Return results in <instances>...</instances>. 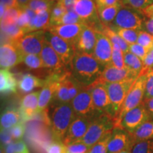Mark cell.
Listing matches in <instances>:
<instances>
[{
	"label": "cell",
	"instance_id": "cell-1",
	"mask_svg": "<svg viewBox=\"0 0 153 153\" xmlns=\"http://www.w3.org/2000/svg\"><path fill=\"white\" fill-rule=\"evenodd\" d=\"M104 68L93 55L76 51L70 70L80 84L84 87H89L99 79Z\"/></svg>",
	"mask_w": 153,
	"mask_h": 153
},
{
	"label": "cell",
	"instance_id": "cell-2",
	"mask_svg": "<svg viewBox=\"0 0 153 153\" xmlns=\"http://www.w3.org/2000/svg\"><path fill=\"white\" fill-rule=\"evenodd\" d=\"M50 114L53 140L62 141L70 124L75 118L71 102L51 105Z\"/></svg>",
	"mask_w": 153,
	"mask_h": 153
},
{
	"label": "cell",
	"instance_id": "cell-3",
	"mask_svg": "<svg viewBox=\"0 0 153 153\" xmlns=\"http://www.w3.org/2000/svg\"><path fill=\"white\" fill-rule=\"evenodd\" d=\"M116 127V118L106 113H100L93 118L82 141L89 148L98 143Z\"/></svg>",
	"mask_w": 153,
	"mask_h": 153
},
{
	"label": "cell",
	"instance_id": "cell-4",
	"mask_svg": "<svg viewBox=\"0 0 153 153\" xmlns=\"http://www.w3.org/2000/svg\"><path fill=\"white\" fill-rule=\"evenodd\" d=\"M26 137L28 143L38 152L44 153L53 140L51 127L36 120L26 122Z\"/></svg>",
	"mask_w": 153,
	"mask_h": 153
},
{
	"label": "cell",
	"instance_id": "cell-5",
	"mask_svg": "<svg viewBox=\"0 0 153 153\" xmlns=\"http://www.w3.org/2000/svg\"><path fill=\"white\" fill-rule=\"evenodd\" d=\"M147 81V74L140 73L139 76L134 82L133 86L130 89L127 97L122 105L117 118L116 120V126H118L122 118L126 113L133 109L143 102L144 99L145 85Z\"/></svg>",
	"mask_w": 153,
	"mask_h": 153
},
{
	"label": "cell",
	"instance_id": "cell-6",
	"mask_svg": "<svg viewBox=\"0 0 153 153\" xmlns=\"http://www.w3.org/2000/svg\"><path fill=\"white\" fill-rule=\"evenodd\" d=\"M136 79H127L114 83L104 84L108 91L112 106L113 114L116 120L130 89Z\"/></svg>",
	"mask_w": 153,
	"mask_h": 153
},
{
	"label": "cell",
	"instance_id": "cell-7",
	"mask_svg": "<svg viewBox=\"0 0 153 153\" xmlns=\"http://www.w3.org/2000/svg\"><path fill=\"white\" fill-rule=\"evenodd\" d=\"M143 16H145L141 11L123 5L111 25L118 28L140 30L143 28L145 19Z\"/></svg>",
	"mask_w": 153,
	"mask_h": 153
},
{
	"label": "cell",
	"instance_id": "cell-8",
	"mask_svg": "<svg viewBox=\"0 0 153 153\" xmlns=\"http://www.w3.org/2000/svg\"><path fill=\"white\" fill-rule=\"evenodd\" d=\"M45 30H39L26 33L14 44L25 55H40L45 40Z\"/></svg>",
	"mask_w": 153,
	"mask_h": 153
},
{
	"label": "cell",
	"instance_id": "cell-9",
	"mask_svg": "<svg viewBox=\"0 0 153 153\" xmlns=\"http://www.w3.org/2000/svg\"><path fill=\"white\" fill-rule=\"evenodd\" d=\"M71 104L76 116L94 118L100 112L96 110L91 97L90 87H85L71 101Z\"/></svg>",
	"mask_w": 153,
	"mask_h": 153
},
{
	"label": "cell",
	"instance_id": "cell-10",
	"mask_svg": "<svg viewBox=\"0 0 153 153\" xmlns=\"http://www.w3.org/2000/svg\"><path fill=\"white\" fill-rule=\"evenodd\" d=\"M45 39L49 42L60 57L63 64L66 67L70 68V65L76 53L74 45L48 30H45Z\"/></svg>",
	"mask_w": 153,
	"mask_h": 153
},
{
	"label": "cell",
	"instance_id": "cell-11",
	"mask_svg": "<svg viewBox=\"0 0 153 153\" xmlns=\"http://www.w3.org/2000/svg\"><path fill=\"white\" fill-rule=\"evenodd\" d=\"M151 119L152 118L149 114L144 102H143L139 106L126 113L118 127L126 130L131 134L143 123Z\"/></svg>",
	"mask_w": 153,
	"mask_h": 153
},
{
	"label": "cell",
	"instance_id": "cell-12",
	"mask_svg": "<svg viewBox=\"0 0 153 153\" xmlns=\"http://www.w3.org/2000/svg\"><path fill=\"white\" fill-rule=\"evenodd\" d=\"M39 55L43 62L44 68L48 70V74H60L67 70H70L63 64L60 57L46 39Z\"/></svg>",
	"mask_w": 153,
	"mask_h": 153
},
{
	"label": "cell",
	"instance_id": "cell-13",
	"mask_svg": "<svg viewBox=\"0 0 153 153\" xmlns=\"http://www.w3.org/2000/svg\"><path fill=\"white\" fill-rule=\"evenodd\" d=\"M74 10L88 26L97 28L101 25L97 4L94 0H76Z\"/></svg>",
	"mask_w": 153,
	"mask_h": 153
},
{
	"label": "cell",
	"instance_id": "cell-14",
	"mask_svg": "<svg viewBox=\"0 0 153 153\" xmlns=\"http://www.w3.org/2000/svg\"><path fill=\"white\" fill-rule=\"evenodd\" d=\"M93 118L87 116H75L62 139L65 145L81 141L87 133Z\"/></svg>",
	"mask_w": 153,
	"mask_h": 153
},
{
	"label": "cell",
	"instance_id": "cell-15",
	"mask_svg": "<svg viewBox=\"0 0 153 153\" xmlns=\"http://www.w3.org/2000/svg\"><path fill=\"white\" fill-rule=\"evenodd\" d=\"M96 36L97 43L93 56L101 65L106 67L111 62L113 44L109 38L101 30H96Z\"/></svg>",
	"mask_w": 153,
	"mask_h": 153
},
{
	"label": "cell",
	"instance_id": "cell-16",
	"mask_svg": "<svg viewBox=\"0 0 153 153\" xmlns=\"http://www.w3.org/2000/svg\"><path fill=\"white\" fill-rule=\"evenodd\" d=\"M89 87H90L91 97L96 110L100 113H106L111 115L113 117L115 118L113 114L112 106L108 91L105 85L95 82Z\"/></svg>",
	"mask_w": 153,
	"mask_h": 153
},
{
	"label": "cell",
	"instance_id": "cell-17",
	"mask_svg": "<svg viewBox=\"0 0 153 153\" xmlns=\"http://www.w3.org/2000/svg\"><path fill=\"white\" fill-rule=\"evenodd\" d=\"M24 55L13 43H1L0 47L1 69H11L23 62Z\"/></svg>",
	"mask_w": 153,
	"mask_h": 153
},
{
	"label": "cell",
	"instance_id": "cell-18",
	"mask_svg": "<svg viewBox=\"0 0 153 153\" xmlns=\"http://www.w3.org/2000/svg\"><path fill=\"white\" fill-rule=\"evenodd\" d=\"M138 76L139 74L131 71L127 68L119 69L115 68L111 65H108L104 67L100 77L96 82L104 85L106 83L120 82L127 79H136Z\"/></svg>",
	"mask_w": 153,
	"mask_h": 153
},
{
	"label": "cell",
	"instance_id": "cell-19",
	"mask_svg": "<svg viewBox=\"0 0 153 153\" xmlns=\"http://www.w3.org/2000/svg\"><path fill=\"white\" fill-rule=\"evenodd\" d=\"M131 135L128 131L116 126L111 132L108 143L107 153H116L133 146Z\"/></svg>",
	"mask_w": 153,
	"mask_h": 153
},
{
	"label": "cell",
	"instance_id": "cell-20",
	"mask_svg": "<svg viewBox=\"0 0 153 153\" xmlns=\"http://www.w3.org/2000/svg\"><path fill=\"white\" fill-rule=\"evenodd\" d=\"M85 24H64L59 26H50L47 30L53 34L60 36L75 47V44L80 34L86 26Z\"/></svg>",
	"mask_w": 153,
	"mask_h": 153
},
{
	"label": "cell",
	"instance_id": "cell-21",
	"mask_svg": "<svg viewBox=\"0 0 153 153\" xmlns=\"http://www.w3.org/2000/svg\"><path fill=\"white\" fill-rule=\"evenodd\" d=\"M96 43H97L96 30L91 26L86 25L75 44L76 51L93 55Z\"/></svg>",
	"mask_w": 153,
	"mask_h": 153
},
{
	"label": "cell",
	"instance_id": "cell-22",
	"mask_svg": "<svg viewBox=\"0 0 153 153\" xmlns=\"http://www.w3.org/2000/svg\"><path fill=\"white\" fill-rule=\"evenodd\" d=\"M41 91H36L25 95L20 102V108L25 123L30 121L38 112V99Z\"/></svg>",
	"mask_w": 153,
	"mask_h": 153
},
{
	"label": "cell",
	"instance_id": "cell-23",
	"mask_svg": "<svg viewBox=\"0 0 153 153\" xmlns=\"http://www.w3.org/2000/svg\"><path fill=\"white\" fill-rule=\"evenodd\" d=\"M45 84V79L30 73H25L22 74L18 79V89L22 93L27 94L37 88H43Z\"/></svg>",
	"mask_w": 153,
	"mask_h": 153
},
{
	"label": "cell",
	"instance_id": "cell-24",
	"mask_svg": "<svg viewBox=\"0 0 153 153\" xmlns=\"http://www.w3.org/2000/svg\"><path fill=\"white\" fill-rule=\"evenodd\" d=\"M1 130L11 129L17 124L24 122L20 108L16 107H8L5 108L1 115Z\"/></svg>",
	"mask_w": 153,
	"mask_h": 153
},
{
	"label": "cell",
	"instance_id": "cell-25",
	"mask_svg": "<svg viewBox=\"0 0 153 153\" xmlns=\"http://www.w3.org/2000/svg\"><path fill=\"white\" fill-rule=\"evenodd\" d=\"M18 80L14 74L7 69H1L0 71V91L1 94L16 93Z\"/></svg>",
	"mask_w": 153,
	"mask_h": 153
},
{
	"label": "cell",
	"instance_id": "cell-26",
	"mask_svg": "<svg viewBox=\"0 0 153 153\" xmlns=\"http://www.w3.org/2000/svg\"><path fill=\"white\" fill-rule=\"evenodd\" d=\"M1 33L4 43H14L25 35L24 30L17 24H1Z\"/></svg>",
	"mask_w": 153,
	"mask_h": 153
},
{
	"label": "cell",
	"instance_id": "cell-27",
	"mask_svg": "<svg viewBox=\"0 0 153 153\" xmlns=\"http://www.w3.org/2000/svg\"><path fill=\"white\" fill-rule=\"evenodd\" d=\"M123 4L121 1L116 3V4L108 6L105 7H97L98 16L100 22L103 24L110 26L114 22L116 15L120 9L123 7Z\"/></svg>",
	"mask_w": 153,
	"mask_h": 153
},
{
	"label": "cell",
	"instance_id": "cell-28",
	"mask_svg": "<svg viewBox=\"0 0 153 153\" xmlns=\"http://www.w3.org/2000/svg\"><path fill=\"white\" fill-rule=\"evenodd\" d=\"M133 144L140 141L153 140V120H149L130 134Z\"/></svg>",
	"mask_w": 153,
	"mask_h": 153
},
{
	"label": "cell",
	"instance_id": "cell-29",
	"mask_svg": "<svg viewBox=\"0 0 153 153\" xmlns=\"http://www.w3.org/2000/svg\"><path fill=\"white\" fill-rule=\"evenodd\" d=\"M96 30H101V32H103L107 37L109 38L112 44L118 45L125 54L126 53L129 52V44H128L123 38L118 36L109 26L104 25L101 23L100 26Z\"/></svg>",
	"mask_w": 153,
	"mask_h": 153
},
{
	"label": "cell",
	"instance_id": "cell-30",
	"mask_svg": "<svg viewBox=\"0 0 153 153\" xmlns=\"http://www.w3.org/2000/svg\"><path fill=\"white\" fill-rule=\"evenodd\" d=\"M51 10H43L36 13L31 32L39 30H47L51 26Z\"/></svg>",
	"mask_w": 153,
	"mask_h": 153
},
{
	"label": "cell",
	"instance_id": "cell-31",
	"mask_svg": "<svg viewBox=\"0 0 153 153\" xmlns=\"http://www.w3.org/2000/svg\"><path fill=\"white\" fill-rule=\"evenodd\" d=\"M109 26L118 36H120V37L123 38L126 43L129 44V45L137 43V38H138V34L140 32L139 30L118 28L113 26V25H110Z\"/></svg>",
	"mask_w": 153,
	"mask_h": 153
},
{
	"label": "cell",
	"instance_id": "cell-32",
	"mask_svg": "<svg viewBox=\"0 0 153 153\" xmlns=\"http://www.w3.org/2000/svg\"><path fill=\"white\" fill-rule=\"evenodd\" d=\"M124 60H125L126 68L135 73L140 74L143 70V63L138 57L129 51L124 55Z\"/></svg>",
	"mask_w": 153,
	"mask_h": 153
},
{
	"label": "cell",
	"instance_id": "cell-33",
	"mask_svg": "<svg viewBox=\"0 0 153 153\" xmlns=\"http://www.w3.org/2000/svg\"><path fill=\"white\" fill-rule=\"evenodd\" d=\"M22 11V7H7L5 13L1 18V24H17Z\"/></svg>",
	"mask_w": 153,
	"mask_h": 153
},
{
	"label": "cell",
	"instance_id": "cell-34",
	"mask_svg": "<svg viewBox=\"0 0 153 153\" xmlns=\"http://www.w3.org/2000/svg\"><path fill=\"white\" fill-rule=\"evenodd\" d=\"M23 62L29 70H38L44 68L43 62L39 55H25Z\"/></svg>",
	"mask_w": 153,
	"mask_h": 153
},
{
	"label": "cell",
	"instance_id": "cell-35",
	"mask_svg": "<svg viewBox=\"0 0 153 153\" xmlns=\"http://www.w3.org/2000/svg\"><path fill=\"white\" fill-rule=\"evenodd\" d=\"M27 7L37 13L43 10L52 11L55 6L54 1L52 0H30Z\"/></svg>",
	"mask_w": 153,
	"mask_h": 153
},
{
	"label": "cell",
	"instance_id": "cell-36",
	"mask_svg": "<svg viewBox=\"0 0 153 153\" xmlns=\"http://www.w3.org/2000/svg\"><path fill=\"white\" fill-rule=\"evenodd\" d=\"M124 55H125V53L123 52L121 48L118 45L113 44L112 58L110 65L119 69L126 68Z\"/></svg>",
	"mask_w": 153,
	"mask_h": 153
},
{
	"label": "cell",
	"instance_id": "cell-37",
	"mask_svg": "<svg viewBox=\"0 0 153 153\" xmlns=\"http://www.w3.org/2000/svg\"><path fill=\"white\" fill-rule=\"evenodd\" d=\"M4 153H26L28 152V150L26 144L22 140L9 143L5 147H1Z\"/></svg>",
	"mask_w": 153,
	"mask_h": 153
},
{
	"label": "cell",
	"instance_id": "cell-38",
	"mask_svg": "<svg viewBox=\"0 0 153 153\" xmlns=\"http://www.w3.org/2000/svg\"><path fill=\"white\" fill-rule=\"evenodd\" d=\"M85 24L81 18L78 16L74 11H68L65 13L62 19L57 23V26L64 24Z\"/></svg>",
	"mask_w": 153,
	"mask_h": 153
},
{
	"label": "cell",
	"instance_id": "cell-39",
	"mask_svg": "<svg viewBox=\"0 0 153 153\" xmlns=\"http://www.w3.org/2000/svg\"><path fill=\"white\" fill-rule=\"evenodd\" d=\"M131 153H153V140L135 143L132 148Z\"/></svg>",
	"mask_w": 153,
	"mask_h": 153
},
{
	"label": "cell",
	"instance_id": "cell-40",
	"mask_svg": "<svg viewBox=\"0 0 153 153\" xmlns=\"http://www.w3.org/2000/svg\"><path fill=\"white\" fill-rule=\"evenodd\" d=\"M111 132L105 135L98 143L94 145L89 149L87 153H107L108 152V143L109 140Z\"/></svg>",
	"mask_w": 153,
	"mask_h": 153
},
{
	"label": "cell",
	"instance_id": "cell-41",
	"mask_svg": "<svg viewBox=\"0 0 153 153\" xmlns=\"http://www.w3.org/2000/svg\"><path fill=\"white\" fill-rule=\"evenodd\" d=\"M137 43L150 51L153 48V36L145 30H140Z\"/></svg>",
	"mask_w": 153,
	"mask_h": 153
},
{
	"label": "cell",
	"instance_id": "cell-42",
	"mask_svg": "<svg viewBox=\"0 0 153 153\" xmlns=\"http://www.w3.org/2000/svg\"><path fill=\"white\" fill-rule=\"evenodd\" d=\"M122 2L124 5H128L132 9L141 11L152 4L153 0H123Z\"/></svg>",
	"mask_w": 153,
	"mask_h": 153
},
{
	"label": "cell",
	"instance_id": "cell-43",
	"mask_svg": "<svg viewBox=\"0 0 153 153\" xmlns=\"http://www.w3.org/2000/svg\"><path fill=\"white\" fill-rule=\"evenodd\" d=\"M66 10L63 7H62L60 4L57 3L55 5V7H53L51 11V22H50V24L51 26H57V23L59 22V21L62 19L63 15L65 14V13L66 12Z\"/></svg>",
	"mask_w": 153,
	"mask_h": 153
},
{
	"label": "cell",
	"instance_id": "cell-44",
	"mask_svg": "<svg viewBox=\"0 0 153 153\" xmlns=\"http://www.w3.org/2000/svg\"><path fill=\"white\" fill-rule=\"evenodd\" d=\"M153 98V71L150 70L147 73V81L145 85V90L143 102H147Z\"/></svg>",
	"mask_w": 153,
	"mask_h": 153
},
{
	"label": "cell",
	"instance_id": "cell-45",
	"mask_svg": "<svg viewBox=\"0 0 153 153\" xmlns=\"http://www.w3.org/2000/svg\"><path fill=\"white\" fill-rule=\"evenodd\" d=\"M65 146L66 153H87L90 149L82 140L71 143Z\"/></svg>",
	"mask_w": 153,
	"mask_h": 153
},
{
	"label": "cell",
	"instance_id": "cell-46",
	"mask_svg": "<svg viewBox=\"0 0 153 153\" xmlns=\"http://www.w3.org/2000/svg\"><path fill=\"white\" fill-rule=\"evenodd\" d=\"M46 153H66V146L62 141L53 140L46 148Z\"/></svg>",
	"mask_w": 153,
	"mask_h": 153
},
{
	"label": "cell",
	"instance_id": "cell-47",
	"mask_svg": "<svg viewBox=\"0 0 153 153\" xmlns=\"http://www.w3.org/2000/svg\"><path fill=\"white\" fill-rule=\"evenodd\" d=\"M129 51L138 57L142 61L144 60V59L147 56V55H148L149 52L145 48L139 45L137 43L129 45Z\"/></svg>",
	"mask_w": 153,
	"mask_h": 153
},
{
	"label": "cell",
	"instance_id": "cell-48",
	"mask_svg": "<svg viewBox=\"0 0 153 153\" xmlns=\"http://www.w3.org/2000/svg\"><path fill=\"white\" fill-rule=\"evenodd\" d=\"M26 126L25 122H22V123L17 124V125L12 127L10 129L13 138H14V140H19L22 139L25 133H26Z\"/></svg>",
	"mask_w": 153,
	"mask_h": 153
},
{
	"label": "cell",
	"instance_id": "cell-49",
	"mask_svg": "<svg viewBox=\"0 0 153 153\" xmlns=\"http://www.w3.org/2000/svg\"><path fill=\"white\" fill-rule=\"evenodd\" d=\"M143 67L140 73L147 74L148 71L153 68V48L149 51L147 56L143 61Z\"/></svg>",
	"mask_w": 153,
	"mask_h": 153
},
{
	"label": "cell",
	"instance_id": "cell-50",
	"mask_svg": "<svg viewBox=\"0 0 153 153\" xmlns=\"http://www.w3.org/2000/svg\"><path fill=\"white\" fill-rule=\"evenodd\" d=\"M12 135H11L10 129L8 130H1V147H5L9 143L13 142Z\"/></svg>",
	"mask_w": 153,
	"mask_h": 153
},
{
	"label": "cell",
	"instance_id": "cell-51",
	"mask_svg": "<svg viewBox=\"0 0 153 153\" xmlns=\"http://www.w3.org/2000/svg\"><path fill=\"white\" fill-rule=\"evenodd\" d=\"M76 0H59L57 3L65 8L67 11H74V4Z\"/></svg>",
	"mask_w": 153,
	"mask_h": 153
},
{
	"label": "cell",
	"instance_id": "cell-52",
	"mask_svg": "<svg viewBox=\"0 0 153 153\" xmlns=\"http://www.w3.org/2000/svg\"><path fill=\"white\" fill-rule=\"evenodd\" d=\"M120 0H95L97 7H105L116 4Z\"/></svg>",
	"mask_w": 153,
	"mask_h": 153
},
{
	"label": "cell",
	"instance_id": "cell-53",
	"mask_svg": "<svg viewBox=\"0 0 153 153\" xmlns=\"http://www.w3.org/2000/svg\"><path fill=\"white\" fill-rule=\"evenodd\" d=\"M144 26L147 32L153 36V19H148V20L145 19Z\"/></svg>",
	"mask_w": 153,
	"mask_h": 153
},
{
	"label": "cell",
	"instance_id": "cell-54",
	"mask_svg": "<svg viewBox=\"0 0 153 153\" xmlns=\"http://www.w3.org/2000/svg\"><path fill=\"white\" fill-rule=\"evenodd\" d=\"M142 14L148 19H153V4L141 11Z\"/></svg>",
	"mask_w": 153,
	"mask_h": 153
},
{
	"label": "cell",
	"instance_id": "cell-55",
	"mask_svg": "<svg viewBox=\"0 0 153 153\" xmlns=\"http://www.w3.org/2000/svg\"><path fill=\"white\" fill-rule=\"evenodd\" d=\"M1 4L4 5L6 7H20L17 0H1Z\"/></svg>",
	"mask_w": 153,
	"mask_h": 153
},
{
	"label": "cell",
	"instance_id": "cell-56",
	"mask_svg": "<svg viewBox=\"0 0 153 153\" xmlns=\"http://www.w3.org/2000/svg\"><path fill=\"white\" fill-rule=\"evenodd\" d=\"M145 106H146L147 110L150 115L151 118H153V98L150 99V100L147 101V102L144 103Z\"/></svg>",
	"mask_w": 153,
	"mask_h": 153
},
{
	"label": "cell",
	"instance_id": "cell-57",
	"mask_svg": "<svg viewBox=\"0 0 153 153\" xmlns=\"http://www.w3.org/2000/svg\"><path fill=\"white\" fill-rule=\"evenodd\" d=\"M17 1H18L20 7H27L28 3H29L30 0H17Z\"/></svg>",
	"mask_w": 153,
	"mask_h": 153
},
{
	"label": "cell",
	"instance_id": "cell-58",
	"mask_svg": "<svg viewBox=\"0 0 153 153\" xmlns=\"http://www.w3.org/2000/svg\"><path fill=\"white\" fill-rule=\"evenodd\" d=\"M131 150H132V148H128V149H126V150L120 151V152H116V153H131Z\"/></svg>",
	"mask_w": 153,
	"mask_h": 153
},
{
	"label": "cell",
	"instance_id": "cell-59",
	"mask_svg": "<svg viewBox=\"0 0 153 153\" xmlns=\"http://www.w3.org/2000/svg\"><path fill=\"white\" fill-rule=\"evenodd\" d=\"M52 1H59V0H52Z\"/></svg>",
	"mask_w": 153,
	"mask_h": 153
},
{
	"label": "cell",
	"instance_id": "cell-60",
	"mask_svg": "<svg viewBox=\"0 0 153 153\" xmlns=\"http://www.w3.org/2000/svg\"><path fill=\"white\" fill-rule=\"evenodd\" d=\"M120 1H123V0H120Z\"/></svg>",
	"mask_w": 153,
	"mask_h": 153
},
{
	"label": "cell",
	"instance_id": "cell-61",
	"mask_svg": "<svg viewBox=\"0 0 153 153\" xmlns=\"http://www.w3.org/2000/svg\"><path fill=\"white\" fill-rule=\"evenodd\" d=\"M26 153H29V152H26Z\"/></svg>",
	"mask_w": 153,
	"mask_h": 153
},
{
	"label": "cell",
	"instance_id": "cell-62",
	"mask_svg": "<svg viewBox=\"0 0 153 153\" xmlns=\"http://www.w3.org/2000/svg\"><path fill=\"white\" fill-rule=\"evenodd\" d=\"M152 71H153V68H152Z\"/></svg>",
	"mask_w": 153,
	"mask_h": 153
}]
</instances>
